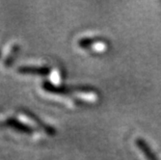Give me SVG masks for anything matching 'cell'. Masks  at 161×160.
<instances>
[{
  "instance_id": "cell-1",
  "label": "cell",
  "mask_w": 161,
  "mask_h": 160,
  "mask_svg": "<svg viewBox=\"0 0 161 160\" xmlns=\"http://www.w3.org/2000/svg\"><path fill=\"white\" fill-rule=\"evenodd\" d=\"M136 146L139 148V150L142 151V153L145 155V157L147 160H157V158L155 157V155L153 154V152L151 151V149L148 145L146 144V141L142 138H136L135 141Z\"/></svg>"
}]
</instances>
